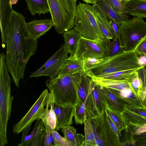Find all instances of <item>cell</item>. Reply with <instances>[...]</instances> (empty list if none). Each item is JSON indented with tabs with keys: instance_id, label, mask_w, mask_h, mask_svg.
I'll use <instances>...</instances> for the list:
<instances>
[{
	"instance_id": "1",
	"label": "cell",
	"mask_w": 146,
	"mask_h": 146,
	"mask_svg": "<svg viewBox=\"0 0 146 146\" xmlns=\"http://www.w3.org/2000/svg\"><path fill=\"white\" fill-rule=\"evenodd\" d=\"M0 27L2 47L6 48V64L13 81L18 88L27 64L36 52L37 40L31 33L25 17L14 10Z\"/></svg>"
},
{
	"instance_id": "2",
	"label": "cell",
	"mask_w": 146,
	"mask_h": 146,
	"mask_svg": "<svg viewBox=\"0 0 146 146\" xmlns=\"http://www.w3.org/2000/svg\"><path fill=\"white\" fill-rule=\"evenodd\" d=\"M83 72L49 78L46 80V86L52 93L55 103L63 107L77 104L78 89Z\"/></svg>"
},
{
	"instance_id": "3",
	"label": "cell",
	"mask_w": 146,
	"mask_h": 146,
	"mask_svg": "<svg viewBox=\"0 0 146 146\" xmlns=\"http://www.w3.org/2000/svg\"><path fill=\"white\" fill-rule=\"evenodd\" d=\"M138 45L133 50H123L113 56L105 57L84 72L87 75L98 77L119 71L143 68L145 65L141 62L136 52Z\"/></svg>"
},
{
	"instance_id": "4",
	"label": "cell",
	"mask_w": 146,
	"mask_h": 146,
	"mask_svg": "<svg viewBox=\"0 0 146 146\" xmlns=\"http://www.w3.org/2000/svg\"><path fill=\"white\" fill-rule=\"evenodd\" d=\"M3 52L0 54V146L8 143L7 123L11 115L13 96L11 95V79Z\"/></svg>"
},
{
	"instance_id": "5",
	"label": "cell",
	"mask_w": 146,
	"mask_h": 146,
	"mask_svg": "<svg viewBox=\"0 0 146 146\" xmlns=\"http://www.w3.org/2000/svg\"><path fill=\"white\" fill-rule=\"evenodd\" d=\"M56 31L60 34L74 27L77 0H47Z\"/></svg>"
},
{
	"instance_id": "6",
	"label": "cell",
	"mask_w": 146,
	"mask_h": 146,
	"mask_svg": "<svg viewBox=\"0 0 146 146\" xmlns=\"http://www.w3.org/2000/svg\"><path fill=\"white\" fill-rule=\"evenodd\" d=\"M74 29L85 38L104 39L106 37L95 19L92 5L79 3L77 5Z\"/></svg>"
},
{
	"instance_id": "7",
	"label": "cell",
	"mask_w": 146,
	"mask_h": 146,
	"mask_svg": "<svg viewBox=\"0 0 146 146\" xmlns=\"http://www.w3.org/2000/svg\"><path fill=\"white\" fill-rule=\"evenodd\" d=\"M120 37L124 50L134 49L146 38V22L137 17L123 21L120 24Z\"/></svg>"
},
{
	"instance_id": "8",
	"label": "cell",
	"mask_w": 146,
	"mask_h": 146,
	"mask_svg": "<svg viewBox=\"0 0 146 146\" xmlns=\"http://www.w3.org/2000/svg\"><path fill=\"white\" fill-rule=\"evenodd\" d=\"M73 59L85 61L89 59H100L106 57L103 39L92 40L81 36L78 42L77 48Z\"/></svg>"
},
{
	"instance_id": "9",
	"label": "cell",
	"mask_w": 146,
	"mask_h": 146,
	"mask_svg": "<svg viewBox=\"0 0 146 146\" xmlns=\"http://www.w3.org/2000/svg\"><path fill=\"white\" fill-rule=\"evenodd\" d=\"M64 43L60 48L39 69L32 73L30 78L41 76L54 79L58 76L60 69L69 57Z\"/></svg>"
},
{
	"instance_id": "10",
	"label": "cell",
	"mask_w": 146,
	"mask_h": 146,
	"mask_svg": "<svg viewBox=\"0 0 146 146\" xmlns=\"http://www.w3.org/2000/svg\"><path fill=\"white\" fill-rule=\"evenodd\" d=\"M92 81L91 90L85 104L86 115L89 119L105 112L108 106L102 86Z\"/></svg>"
},
{
	"instance_id": "11",
	"label": "cell",
	"mask_w": 146,
	"mask_h": 146,
	"mask_svg": "<svg viewBox=\"0 0 146 146\" xmlns=\"http://www.w3.org/2000/svg\"><path fill=\"white\" fill-rule=\"evenodd\" d=\"M49 94L47 89L43 91L27 113L13 126V133L19 134L34 121L38 118L39 115L47 103Z\"/></svg>"
},
{
	"instance_id": "12",
	"label": "cell",
	"mask_w": 146,
	"mask_h": 146,
	"mask_svg": "<svg viewBox=\"0 0 146 146\" xmlns=\"http://www.w3.org/2000/svg\"><path fill=\"white\" fill-rule=\"evenodd\" d=\"M91 119L103 135L108 146H121V142L111 129L106 117V111L98 114Z\"/></svg>"
},
{
	"instance_id": "13",
	"label": "cell",
	"mask_w": 146,
	"mask_h": 146,
	"mask_svg": "<svg viewBox=\"0 0 146 146\" xmlns=\"http://www.w3.org/2000/svg\"><path fill=\"white\" fill-rule=\"evenodd\" d=\"M74 107L75 106L63 107L54 103V111L56 117V131L72 124Z\"/></svg>"
},
{
	"instance_id": "14",
	"label": "cell",
	"mask_w": 146,
	"mask_h": 146,
	"mask_svg": "<svg viewBox=\"0 0 146 146\" xmlns=\"http://www.w3.org/2000/svg\"><path fill=\"white\" fill-rule=\"evenodd\" d=\"M129 126H139L146 124V107L137 108L126 105L122 114Z\"/></svg>"
},
{
	"instance_id": "15",
	"label": "cell",
	"mask_w": 146,
	"mask_h": 146,
	"mask_svg": "<svg viewBox=\"0 0 146 146\" xmlns=\"http://www.w3.org/2000/svg\"><path fill=\"white\" fill-rule=\"evenodd\" d=\"M27 27L34 38L37 40L53 27L51 19H34L27 23Z\"/></svg>"
},
{
	"instance_id": "16",
	"label": "cell",
	"mask_w": 146,
	"mask_h": 146,
	"mask_svg": "<svg viewBox=\"0 0 146 146\" xmlns=\"http://www.w3.org/2000/svg\"><path fill=\"white\" fill-rule=\"evenodd\" d=\"M54 102L52 94L49 93L47 103L38 117L44 124L48 125L52 129H55L56 119L54 111Z\"/></svg>"
},
{
	"instance_id": "17",
	"label": "cell",
	"mask_w": 146,
	"mask_h": 146,
	"mask_svg": "<svg viewBox=\"0 0 146 146\" xmlns=\"http://www.w3.org/2000/svg\"><path fill=\"white\" fill-rule=\"evenodd\" d=\"M125 105L137 108H143L139 99L137 97L130 88H126L118 90L108 88Z\"/></svg>"
},
{
	"instance_id": "18",
	"label": "cell",
	"mask_w": 146,
	"mask_h": 146,
	"mask_svg": "<svg viewBox=\"0 0 146 146\" xmlns=\"http://www.w3.org/2000/svg\"><path fill=\"white\" fill-rule=\"evenodd\" d=\"M62 132L68 146H82L84 141V136L82 134L76 133V130L70 125L62 128Z\"/></svg>"
},
{
	"instance_id": "19",
	"label": "cell",
	"mask_w": 146,
	"mask_h": 146,
	"mask_svg": "<svg viewBox=\"0 0 146 146\" xmlns=\"http://www.w3.org/2000/svg\"><path fill=\"white\" fill-rule=\"evenodd\" d=\"M62 36L64 39L65 47L69 53L70 56L72 57L76 50L78 41L82 36L73 29L65 32Z\"/></svg>"
},
{
	"instance_id": "20",
	"label": "cell",
	"mask_w": 146,
	"mask_h": 146,
	"mask_svg": "<svg viewBox=\"0 0 146 146\" xmlns=\"http://www.w3.org/2000/svg\"><path fill=\"white\" fill-rule=\"evenodd\" d=\"M84 61L74 59L69 56L60 69L58 77L84 72Z\"/></svg>"
},
{
	"instance_id": "21",
	"label": "cell",
	"mask_w": 146,
	"mask_h": 146,
	"mask_svg": "<svg viewBox=\"0 0 146 146\" xmlns=\"http://www.w3.org/2000/svg\"><path fill=\"white\" fill-rule=\"evenodd\" d=\"M102 87L107 100L108 106L112 110L122 114L126 105L108 88Z\"/></svg>"
},
{
	"instance_id": "22",
	"label": "cell",
	"mask_w": 146,
	"mask_h": 146,
	"mask_svg": "<svg viewBox=\"0 0 146 146\" xmlns=\"http://www.w3.org/2000/svg\"><path fill=\"white\" fill-rule=\"evenodd\" d=\"M27 8L31 14L35 16L44 15L50 12L47 0H25Z\"/></svg>"
},
{
	"instance_id": "23",
	"label": "cell",
	"mask_w": 146,
	"mask_h": 146,
	"mask_svg": "<svg viewBox=\"0 0 146 146\" xmlns=\"http://www.w3.org/2000/svg\"><path fill=\"white\" fill-rule=\"evenodd\" d=\"M106 112L115 124L121 135V133L122 131L125 130V132L129 130L128 122L122 114L112 110L108 106Z\"/></svg>"
},
{
	"instance_id": "24",
	"label": "cell",
	"mask_w": 146,
	"mask_h": 146,
	"mask_svg": "<svg viewBox=\"0 0 146 146\" xmlns=\"http://www.w3.org/2000/svg\"><path fill=\"white\" fill-rule=\"evenodd\" d=\"M103 13L109 20H113L120 24L123 21L111 5L102 0L92 4Z\"/></svg>"
},
{
	"instance_id": "25",
	"label": "cell",
	"mask_w": 146,
	"mask_h": 146,
	"mask_svg": "<svg viewBox=\"0 0 146 146\" xmlns=\"http://www.w3.org/2000/svg\"><path fill=\"white\" fill-rule=\"evenodd\" d=\"M139 69H136L119 71L98 77H96L102 79L128 83L133 74L136 71Z\"/></svg>"
},
{
	"instance_id": "26",
	"label": "cell",
	"mask_w": 146,
	"mask_h": 146,
	"mask_svg": "<svg viewBox=\"0 0 146 146\" xmlns=\"http://www.w3.org/2000/svg\"><path fill=\"white\" fill-rule=\"evenodd\" d=\"M84 123L85 137L82 146H96L95 133L96 126L91 119L86 117Z\"/></svg>"
},
{
	"instance_id": "27",
	"label": "cell",
	"mask_w": 146,
	"mask_h": 146,
	"mask_svg": "<svg viewBox=\"0 0 146 146\" xmlns=\"http://www.w3.org/2000/svg\"><path fill=\"white\" fill-rule=\"evenodd\" d=\"M92 82L91 78L84 72L78 89V101L83 102L87 100L91 90Z\"/></svg>"
},
{
	"instance_id": "28",
	"label": "cell",
	"mask_w": 146,
	"mask_h": 146,
	"mask_svg": "<svg viewBox=\"0 0 146 146\" xmlns=\"http://www.w3.org/2000/svg\"><path fill=\"white\" fill-rule=\"evenodd\" d=\"M103 43L106 51V57L113 56L124 50L117 38H105L103 39Z\"/></svg>"
},
{
	"instance_id": "29",
	"label": "cell",
	"mask_w": 146,
	"mask_h": 146,
	"mask_svg": "<svg viewBox=\"0 0 146 146\" xmlns=\"http://www.w3.org/2000/svg\"><path fill=\"white\" fill-rule=\"evenodd\" d=\"M138 70L133 74L128 83L133 92L140 99L145 90V87L139 75Z\"/></svg>"
},
{
	"instance_id": "30",
	"label": "cell",
	"mask_w": 146,
	"mask_h": 146,
	"mask_svg": "<svg viewBox=\"0 0 146 146\" xmlns=\"http://www.w3.org/2000/svg\"><path fill=\"white\" fill-rule=\"evenodd\" d=\"M45 133V127L41 120L38 130L35 135L23 146H43V141Z\"/></svg>"
},
{
	"instance_id": "31",
	"label": "cell",
	"mask_w": 146,
	"mask_h": 146,
	"mask_svg": "<svg viewBox=\"0 0 146 146\" xmlns=\"http://www.w3.org/2000/svg\"><path fill=\"white\" fill-rule=\"evenodd\" d=\"M102 0L107 2L111 5L123 21L129 19L123 2L121 0Z\"/></svg>"
},
{
	"instance_id": "32",
	"label": "cell",
	"mask_w": 146,
	"mask_h": 146,
	"mask_svg": "<svg viewBox=\"0 0 146 146\" xmlns=\"http://www.w3.org/2000/svg\"><path fill=\"white\" fill-rule=\"evenodd\" d=\"M11 0H0V23H3L9 19L13 10Z\"/></svg>"
},
{
	"instance_id": "33",
	"label": "cell",
	"mask_w": 146,
	"mask_h": 146,
	"mask_svg": "<svg viewBox=\"0 0 146 146\" xmlns=\"http://www.w3.org/2000/svg\"><path fill=\"white\" fill-rule=\"evenodd\" d=\"M86 100L83 102L78 101L75 106L74 116L76 124H83L86 117L85 112V104Z\"/></svg>"
},
{
	"instance_id": "34",
	"label": "cell",
	"mask_w": 146,
	"mask_h": 146,
	"mask_svg": "<svg viewBox=\"0 0 146 146\" xmlns=\"http://www.w3.org/2000/svg\"><path fill=\"white\" fill-rule=\"evenodd\" d=\"M45 133L44 136L43 146H54V142L52 137V129L46 124H44Z\"/></svg>"
},
{
	"instance_id": "35",
	"label": "cell",
	"mask_w": 146,
	"mask_h": 146,
	"mask_svg": "<svg viewBox=\"0 0 146 146\" xmlns=\"http://www.w3.org/2000/svg\"><path fill=\"white\" fill-rule=\"evenodd\" d=\"M57 131L55 129L52 131L54 146H68L64 137H62Z\"/></svg>"
},
{
	"instance_id": "36",
	"label": "cell",
	"mask_w": 146,
	"mask_h": 146,
	"mask_svg": "<svg viewBox=\"0 0 146 146\" xmlns=\"http://www.w3.org/2000/svg\"><path fill=\"white\" fill-rule=\"evenodd\" d=\"M35 127L31 132L29 135H27L25 138L23 143H19L18 146H23L24 144L32 138L37 132L41 123V120L39 118L36 120Z\"/></svg>"
},
{
	"instance_id": "37",
	"label": "cell",
	"mask_w": 146,
	"mask_h": 146,
	"mask_svg": "<svg viewBox=\"0 0 146 146\" xmlns=\"http://www.w3.org/2000/svg\"><path fill=\"white\" fill-rule=\"evenodd\" d=\"M130 131L133 135L146 132V124L139 126H129Z\"/></svg>"
},
{
	"instance_id": "38",
	"label": "cell",
	"mask_w": 146,
	"mask_h": 146,
	"mask_svg": "<svg viewBox=\"0 0 146 146\" xmlns=\"http://www.w3.org/2000/svg\"><path fill=\"white\" fill-rule=\"evenodd\" d=\"M136 52L138 55H146V38L138 45L136 49Z\"/></svg>"
},
{
	"instance_id": "39",
	"label": "cell",
	"mask_w": 146,
	"mask_h": 146,
	"mask_svg": "<svg viewBox=\"0 0 146 146\" xmlns=\"http://www.w3.org/2000/svg\"><path fill=\"white\" fill-rule=\"evenodd\" d=\"M106 118L111 129L117 136L119 137L121 135H120L116 126L109 115L107 114L106 112Z\"/></svg>"
},
{
	"instance_id": "40",
	"label": "cell",
	"mask_w": 146,
	"mask_h": 146,
	"mask_svg": "<svg viewBox=\"0 0 146 146\" xmlns=\"http://www.w3.org/2000/svg\"><path fill=\"white\" fill-rule=\"evenodd\" d=\"M96 146H108L103 135L99 131L96 139Z\"/></svg>"
},
{
	"instance_id": "41",
	"label": "cell",
	"mask_w": 146,
	"mask_h": 146,
	"mask_svg": "<svg viewBox=\"0 0 146 146\" xmlns=\"http://www.w3.org/2000/svg\"><path fill=\"white\" fill-rule=\"evenodd\" d=\"M133 138L134 140L135 141L143 140H146V133L134 134L133 136Z\"/></svg>"
},
{
	"instance_id": "42",
	"label": "cell",
	"mask_w": 146,
	"mask_h": 146,
	"mask_svg": "<svg viewBox=\"0 0 146 146\" xmlns=\"http://www.w3.org/2000/svg\"><path fill=\"white\" fill-rule=\"evenodd\" d=\"M31 124H29L22 131V135L21 144L23 143L25 137L27 135V134L31 129Z\"/></svg>"
},
{
	"instance_id": "43",
	"label": "cell",
	"mask_w": 146,
	"mask_h": 146,
	"mask_svg": "<svg viewBox=\"0 0 146 146\" xmlns=\"http://www.w3.org/2000/svg\"><path fill=\"white\" fill-rule=\"evenodd\" d=\"M86 3L93 4L96 3L95 0H82Z\"/></svg>"
},
{
	"instance_id": "44",
	"label": "cell",
	"mask_w": 146,
	"mask_h": 146,
	"mask_svg": "<svg viewBox=\"0 0 146 146\" xmlns=\"http://www.w3.org/2000/svg\"><path fill=\"white\" fill-rule=\"evenodd\" d=\"M18 0H11V3L12 5L16 4L18 2Z\"/></svg>"
},
{
	"instance_id": "45",
	"label": "cell",
	"mask_w": 146,
	"mask_h": 146,
	"mask_svg": "<svg viewBox=\"0 0 146 146\" xmlns=\"http://www.w3.org/2000/svg\"><path fill=\"white\" fill-rule=\"evenodd\" d=\"M145 56V57L146 58V55ZM144 64L145 65V66L144 67V68H145V69L146 70V60L145 61V63Z\"/></svg>"
},
{
	"instance_id": "46",
	"label": "cell",
	"mask_w": 146,
	"mask_h": 146,
	"mask_svg": "<svg viewBox=\"0 0 146 146\" xmlns=\"http://www.w3.org/2000/svg\"><path fill=\"white\" fill-rule=\"evenodd\" d=\"M102 0H95L96 3L100 1H101Z\"/></svg>"
},
{
	"instance_id": "47",
	"label": "cell",
	"mask_w": 146,
	"mask_h": 146,
	"mask_svg": "<svg viewBox=\"0 0 146 146\" xmlns=\"http://www.w3.org/2000/svg\"><path fill=\"white\" fill-rule=\"evenodd\" d=\"M123 2H125L127 1H128V0H121Z\"/></svg>"
},
{
	"instance_id": "48",
	"label": "cell",
	"mask_w": 146,
	"mask_h": 146,
	"mask_svg": "<svg viewBox=\"0 0 146 146\" xmlns=\"http://www.w3.org/2000/svg\"><path fill=\"white\" fill-rule=\"evenodd\" d=\"M145 146H146V145Z\"/></svg>"
}]
</instances>
